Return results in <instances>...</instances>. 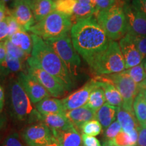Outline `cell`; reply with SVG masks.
Wrapping results in <instances>:
<instances>
[{"label": "cell", "mask_w": 146, "mask_h": 146, "mask_svg": "<svg viewBox=\"0 0 146 146\" xmlns=\"http://www.w3.org/2000/svg\"><path fill=\"white\" fill-rule=\"evenodd\" d=\"M133 110L138 123L142 127L146 121V100L142 93L139 92L135 98Z\"/></svg>", "instance_id": "f1b7e54d"}, {"label": "cell", "mask_w": 146, "mask_h": 146, "mask_svg": "<svg viewBox=\"0 0 146 146\" xmlns=\"http://www.w3.org/2000/svg\"><path fill=\"white\" fill-rule=\"evenodd\" d=\"M31 35L33 40L31 57L42 69L57 78L66 91L71 90L74 87V81L62 60L43 39L34 34Z\"/></svg>", "instance_id": "7a4b0ae2"}, {"label": "cell", "mask_w": 146, "mask_h": 146, "mask_svg": "<svg viewBox=\"0 0 146 146\" xmlns=\"http://www.w3.org/2000/svg\"><path fill=\"white\" fill-rule=\"evenodd\" d=\"M8 26L7 23L6 19L3 20L0 23V41H3V40H6L8 37Z\"/></svg>", "instance_id": "60d3db41"}, {"label": "cell", "mask_w": 146, "mask_h": 146, "mask_svg": "<svg viewBox=\"0 0 146 146\" xmlns=\"http://www.w3.org/2000/svg\"><path fill=\"white\" fill-rule=\"evenodd\" d=\"M104 76L114 84L120 92L123 100L122 107L129 112H133V102L139 93L137 84L133 81L125 71Z\"/></svg>", "instance_id": "9c48e42d"}, {"label": "cell", "mask_w": 146, "mask_h": 146, "mask_svg": "<svg viewBox=\"0 0 146 146\" xmlns=\"http://www.w3.org/2000/svg\"><path fill=\"white\" fill-rule=\"evenodd\" d=\"M21 137L28 146H42L55 139L52 131L41 122L25 128L21 133Z\"/></svg>", "instance_id": "30bf717a"}, {"label": "cell", "mask_w": 146, "mask_h": 146, "mask_svg": "<svg viewBox=\"0 0 146 146\" xmlns=\"http://www.w3.org/2000/svg\"><path fill=\"white\" fill-rule=\"evenodd\" d=\"M59 146H82V138L77 129L73 127L64 131H52Z\"/></svg>", "instance_id": "d6986e66"}, {"label": "cell", "mask_w": 146, "mask_h": 146, "mask_svg": "<svg viewBox=\"0 0 146 146\" xmlns=\"http://www.w3.org/2000/svg\"><path fill=\"white\" fill-rule=\"evenodd\" d=\"M17 79L28 95L33 104L36 105L39 102L51 96L48 91L28 72L23 71L18 73Z\"/></svg>", "instance_id": "8fae6325"}, {"label": "cell", "mask_w": 146, "mask_h": 146, "mask_svg": "<svg viewBox=\"0 0 146 146\" xmlns=\"http://www.w3.org/2000/svg\"><path fill=\"white\" fill-rule=\"evenodd\" d=\"M45 41L62 60L74 81L78 74L81 61L80 55L73 46L70 36L68 34Z\"/></svg>", "instance_id": "52a82bcc"}, {"label": "cell", "mask_w": 146, "mask_h": 146, "mask_svg": "<svg viewBox=\"0 0 146 146\" xmlns=\"http://www.w3.org/2000/svg\"><path fill=\"white\" fill-rule=\"evenodd\" d=\"M36 110L41 114H65L62 100L56 98H46L35 105Z\"/></svg>", "instance_id": "7402d4cb"}, {"label": "cell", "mask_w": 146, "mask_h": 146, "mask_svg": "<svg viewBox=\"0 0 146 146\" xmlns=\"http://www.w3.org/2000/svg\"><path fill=\"white\" fill-rule=\"evenodd\" d=\"M39 122L45 124L52 131H64L74 127L66 114H41L39 113Z\"/></svg>", "instance_id": "ac0fdd59"}, {"label": "cell", "mask_w": 146, "mask_h": 146, "mask_svg": "<svg viewBox=\"0 0 146 146\" xmlns=\"http://www.w3.org/2000/svg\"><path fill=\"white\" fill-rule=\"evenodd\" d=\"M117 114V108L105 103L96 112V119L100 122L104 129L109 127L115 121Z\"/></svg>", "instance_id": "d4e9b609"}, {"label": "cell", "mask_w": 146, "mask_h": 146, "mask_svg": "<svg viewBox=\"0 0 146 146\" xmlns=\"http://www.w3.org/2000/svg\"><path fill=\"white\" fill-rule=\"evenodd\" d=\"M142 64H143V67H144V69H145V72H146V58H144V59L143 60V61H142Z\"/></svg>", "instance_id": "816d5d0a"}, {"label": "cell", "mask_w": 146, "mask_h": 146, "mask_svg": "<svg viewBox=\"0 0 146 146\" xmlns=\"http://www.w3.org/2000/svg\"><path fill=\"white\" fill-rule=\"evenodd\" d=\"M119 45L125 64V69H129L140 64L143 61L141 54L129 33L119 41Z\"/></svg>", "instance_id": "5bb4252c"}, {"label": "cell", "mask_w": 146, "mask_h": 146, "mask_svg": "<svg viewBox=\"0 0 146 146\" xmlns=\"http://www.w3.org/2000/svg\"><path fill=\"white\" fill-rule=\"evenodd\" d=\"M7 103L12 117L18 121L39 123V112L34 109L28 95L17 78H11L7 85Z\"/></svg>", "instance_id": "3957f363"}, {"label": "cell", "mask_w": 146, "mask_h": 146, "mask_svg": "<svg viewBox=\"0 0 146 146\" xmlns=\"http://www.w3.org/2000/svg\"><path fill=\"white\" fill-rule=\"evenodd\" d=\"M5 47H6V52L7 55L15 58H18L23 60L24 62H26L28 60V58L31 56L27 54L25 52H23L21 49L18 47L16 45L12 44L9 40H5Z\"/></svg>", "instance_id": "d6a6232c"}, {"label": "cell", "mask_w": 146, "mask_h": 146, "mask_svg": "<svg viewBox=\"0 0 146 146\" xmlns=\"http://www.w3.org/2000/svg\"><path fill=\"white\" fill-rule=\"evenodd\" d=\"M106 101V100L104 91L100 87L99 81H98V85L91 92L88 102L85 106L95 112H97L100 108L103 106Z\"/></svg>", "instance_id": "83f0119b"}, {"label": "cell", "mask_w": 146, "mask_h": 146, "mask_svg": "<svg viewBox=\"0 0 146 146\" xmlns=\"http://www.w3.org/2000/svg\"><path fill=\"white\" fill-rule=\"evenodd\" d=\"M94 16L111 41L120 40L127 34L128 24L123 5L117 1L112 8Z\"/></svg>", "instance_id": "277c9868"}, {"label": "cell", "mask_w": 146, "mask_h": 146, "mask_svg": "<svg viewBox=\"0 0 146 146\" xmlns=\"http://www.w3.org/2000/svg\"><path fill=\"white\" fill-rule=\"evenodd\" d=\"M9 40L12 44L21 49L27 54L31 56L33 50V40L31 35L27 33L25 31H21L16 33L13 35L8 37Z\"/></svg>", "instance_id": "484cf974"}, {"label": "cell", "mask_w": 146, "mask_h": 146, "mask_svg": "<svg viewBox=\"0 0 146 146\" xmlns=\"http://www.w3.org/2000/svg\"><path fill=\"white\" fill-rule=\"evenodd\" d=\"M6 122L7 119L5 115L2 114V113H0V133L6 125Z\"/></svg>", "instance_id": "bcb514c9"}, {"label": "cell", "mask_w": 146, "mask_h": 146, "mask_svg": "<svg viewBox=\"0 0 146 146\" xmlns=\"http://www.w3.org/2000/svg\"><path fill=\"white\" fill-rule=\"evenodd\" d=\"M89 66L97 76L108 75L125 71V60L119 43L117 41H110L107 48L98 54Z\"/></svg>", "instance_id": "5b68a950"}, {"label": "cell", "mask_w": 146, "mask_h": 146, "mask_svg": "<svg viewBox=\"0 0 146 146\" xmlns=\"http://www.w3.org/2000/svg\"><path fill=\"white\" fill-rule=\"evenodd\" d=\"M2 1H3V2H4L5 4H9V3H10L12 2V1H13V0H2Z\"/></svg>", "instance_id": "f5cc1de1"}, {"label": "cell", "mask_w": 146, "mask_h": 146, "mask_svg": "<svg viewBox=\"0 0 146 146\" xmlns=\"http://www.w3.org/2000/svg\"><path fill=\"white\" fill-rule=\"evenodd\" d=\"M25 62L6 55L4 62L0 64V76H7L10 74L23 72Z\"/></svg>", "instance_id": "4316f807"}, {"label": "cell", "mask_w": 146, "mask_h": 146, "mask_svg": "<svg viewBox=\"0 0 146 146\" xmlns=\"http://www.w3.org/2000/svg\"><path fill=\"white\" fill-rule=\"evenodd\" d=\"M98 85V81L92 78L83 87L62 100L66 112L83 107L87 104L91 92Z\"/></svg>", "instance_id": "4fadbf2b"}, {"label": "cell", "mask_w": 146, "mask_h": 146, "mask_svg": "<svg viewBox=\"0 0 146 146\" xmlns=\"http://www.w3.org/2000/svg\"><path fill=\"white\" fill-rule=\"evenodd\" d=\"M56 0H36L32 5L35 23L41 21L55 10Z\"/></svg>", "instance_id": "603a6c76"}, {"label": "cell", "mask_w": 146, "mask_h": 146, "mask_svg": "<svg viewBox=\"0 0 146 146\" xmlns=\"http://www.w3.org/2000/svg\"><path fill=\"white\" fill-rule=\"evenodd\" d=\"M0 146H25L20 138L19 134L13 132L9 134L0 143Z\"/></svg>", "instance_id": "e575fe53"}, {"label": "cell", "mask_w": 146, "mask_h": 146, "mask_svg": "<svg viewBox=\"0 0 146 146\" xmlns=\"http://www.w3.org/2000/svg\"><path fill=\"white\" fill-rule=\"evenodd\" d=\"M70 33L73 46L88 64L111 41L94 16L73 24Z\"/></svg>", "instance_id": "6da1fadb"}, {"label": "cell", "mask_w": 146, "mask_h": 146, "mask_svg": "<svg viewBox=\"0 0 146 146\" xmlns=\"http://www.w3.org/2000/svg\"><path fill=\"white\" fill-rule=\"evenodd\" d=\"M77 0H56L55 10L66 15L72 16Z\"/></svg>", "instance_id": "f546056e"}, {"label": "cell", "mask_w": 146, "mask_h": 146, "mask_svg": "<svg viewBox=\"0 0 146 146\" xmlns=\"http://www.w3.org/2000/svg\"><path fill=\"white\" fill-rule=\"evenodd\" d=\"M9 14V9L2 0H0V23Z\"/></svg>", "instance_id": "7bdbcfd3"}, {"label": "cell", "mask_w": 146, "mask_h": 146, "mask_svg": "<svg viewBox=\"0 0 146 146\" xmlns=\"http://www.w3.org/2000/svg\"><path fill=\"white\" fill-rule=\"evenodd\" d=\"M127 18L128 31L136 35H146V16L126 3L123 6Z\"/></svg>", "instance_id": "9a60e30c"}, {"label": "cell", "mask_w": 146, "mask_h": 146, "mask_svg": "<svg viewBox=\"0 0 146 146\" xmlns=\"http://www.w3.org/2000/svg\"><path fill=\"white\" fill-rule=\"evenodd\" d=\"M96 9L92 3V0H77L72 16V24L87 19L94 16Z\"/></svg>", "instance_id": "44dd1931"}, {"label": "cell", "mask_w": 146, "mask_h": 146, "mask_svg": "<svg viewBox=\"0 0 146 146\" xmlns=\"http://www.w3.org/2000/svg\"><path fill=\"white\" fill-rule=\"evenodd\" d=\"M142 127H146V121L145 122V123H144V124H143V125L142 126Z\"/></svg>", "instance_id": "db71d44e"}, {"label": "cell", "mask_w": 146, "mask_h": 146, "mask_svg": "<svg viewBox=\"0 0 146 146\" xmlns=\"http://www.w3.org/2000/svg\"><path fill=\"white\" fill-rule=\"evenodd\" d=\"M131 5L146 16V0H132Z\"/></svg>", "instance_id": "ab89813d"}, {"label": "cell", "mask_w": 146, "mask_h": 146, "mask_svg": "<svg viewBox=\"0 0 146 146\" xmlns=\"http://www.w3.org/2000/svg\"><path fill=\"white\" fill-rule=\"evenodd\" d=\"M5 19H6L7 23H8V37L13 35L14 34H15L16 33H17L18 31H25L21 27V25L18 23V22L16 21L15 18H14L12 15H10V14H8V15L5 17Z\"/></svg>", "instance_id": "74e56055"}, {"label": "cell", "mask_w": 146, "mask_h": 146, "mask_svg": "<svg viewBox=\"0 0 146 146\" xmlns=\"http://www.w3.org/2000/svg\"><path fill=\"white\" fill-rule=\"evenodd\" d=\"M123 129H122L120 123L117 120H115L108 127L105 129L104 133V142L109 141L112 140Z\"/></svg>", "instance_id": "836d02e7"}, {"label": "cell", "mask_w": 146, "mask_h": 146, "mask_svg": "<svg viewBox=\"0 0 146 146\" xmlns=\"http://www.w3.org/2000/svg\"><path fill=\"white\" fill-rule=\"evenodd\" d=\"M116 118L123 131L127 133H131L141 127L135 116L134 113L129 112L122 106L117 108Z\"/></svg>", "instance_id": "ffe728a7"}, {"label": "cell", "mask_w": 146, "mask_h": 146, "mask_svg": "<svg viewBox=\"0 0 146 146\" xmlns=\"http://www.w3.org/2000/svg\"><path fill=\"white\" fill-rule=\"evenodd\" d=\"M102 126L100 122L96 119L90 120L84 124L81 127V131L82 134H85L89 136L99 135L102 131Z\"/></svg>", "instance_id": "4dcf8cb0"}, {"label": "cell", "mask_w": 146, "mask_h": 146, "mask_svg": "<svg viewBox=\"0 0 146 146\" xmlns=\"http://www.w3.org/2000/svg\"><path fill=\"white\" fill-rule=\"evenodd\" d=\"M6 47H5V41H0V64H1L6 57Z\"/></svg>", "instance_id": "ee69618b"}, {"label": "cell", "mask_w": 146, "mask_h": 146, "mask_svg": "<svg viewBox=\"0 0 146 146\" xmlns=\"http://www.w3.org/2000/svg\"><path fill=\"white\" fill-rule=\"evenodd\" d=\"M27 72L37 81L51 96L59 98L64 96L66 89L56 77L42 69L35 60L30 56L27 61Z\"/></svg>", "instance_id": "ba28073f"}, {"label": "cell", "mask_w": 146, "mask_h": 146, "mask_svg": "<svg viewBox=\"0 0 146 146\" xmlns=\"http://www.w3.org/2000/svg\"><path fill=\"white\" fill-rule=\"evenodd\" d=\"M82 146H103L99 140L94 136L82 134Z\"/></svg>", "instance_id": "f35d334b"}, {"label": "cell", "mask_w": 146, "mask_h": 146, "mask_svg": "<svg viewBox=\"0 0 146 146\" xmlns=\"http://www.w3.org/2000/svg\"><path fill=\"white\" fill-rule=\"evenodd\" d=\"M135 146H146V127H141L139 129L138 139Z\"/></svg>", "instance_id": "b9f144b4"}, {"label": "cell", "mask_w": 146, "mask_h": 146, "mask_svg": "<svg viewBox=\"0 0 146 146\" xmlns=\"http://www.w3.org/2000/svg\"><path fill=\"white\" fill-rule=\"evenodd\" d=\"M140 129V128H139ZM139 129L131 133H127L122 130L114 139L109 141L104 142L103 146H135L137 142Z\"/></svg>", "instance_id": "cb8c5ba5"}, {"label": "cell", "mask_w": 146, "mask_h": 146, "mask_svg": "<svg viewBox=\"0 0 146 146\" xmlns=\"http://www.w3.org/2000/svg\"><path fill=\"white\" fill-rule=\"evenodd\" d=\"M66 116L76 129L81 130L84 124L96 119V112L84 106L66 112Z\"/></svg>", "instance_id": "e0dca14e"}, {"label": "cell", "mask_w": 146, "mask_h": 146, "mask_svg": "<svg viewBox=\"0 0 146 146\" xmlns=\"http://www.w3.org/2000/svg\"><path fill=\"white\" fill-rule=\"evenodd\" d=\"M5 104V94L1 83H0V113H2Z\"/></svg>", "instance_id": "f6af8a7d"}, {"label": "cell", "mask_w": 146, "mask_h": 146, "mask_svg": "<svg viewBox=\"0 0 146 146\" xmlns=\"http://www.w3.org/2000/svg\"><path fill=\"white\" fill-rule=\"evenodd\" d=\"M116 3V0H92V3L96 9V13L94 16L98 12L108 10L112 8Z\"/></svg>", "instance_id": "d590c367"}, {"label": "cell", "mask_w": 146, "mask_h": 146, "mask_svg": "<svg viewBox=\"0 0 146 146\" xmlns=\"http://www.w3.org/2000/svg\"><path fill=\"white\" fill-rule=\"evenodd\" d=\"M72 25L71 16L54 10L41 21L35 24L30 32L46 41L68 35Z\"/></svg>", "instance_id": "8992f818"}, {"label": "cell", "mask_w": 146, "mask_h": 146, "mask_svg": "<svg viewBox=\"0 0 146 146\" xmlns=\"http://www.w3.org/2000/svg\"><path fill=\"white\" fill-rule=\"evenodd\" d=\"M129 33V32H127ZM136 43L138 50L141 54L143 60L146 58V35H136L129 33Z\"/></svg>", "instance_id": "8d00e7d4"}, {"label": "cell", "mask_w": 146, "mask_h": 146, "mask_svg": "<svg viewBox=\"0 0 146 146\" xmlns=\"http://www.w3.org/2000/svg\"><path fill=\"white\" fill-rule=\"evenodd\" d=\"M10 5L9 14L15 18L25 31H30L36 23L31 5L24 0H13Z\"/></svg>", "instance_id": "7c38bea8"}, {"label": "cell", "mask_w": 146, "mask_h": 146, "mask_svg": "<svg viewBox=\"0 0 146 146\" xmlns=\"http://www.w3.org/2000/svg\"><path fill=\"white\" fill-rule=\"evenodd\" d=\"M125 71L137 85L141 84L146 79V72L142 63Z\"/></svg>", "instance_id": "1f68e13d"}, {"label": "cell", "mask_w": 146, "mask_h": 146, "mask_svg": "<svg viewBox=\"0 0 146 146\" xmlns=\"http://www.w3.org/2000/svg\"><path fill=\"white\" fill-rule=\"evenodd\" d=\"M139 92L142 93V94L143 95L144 98L146 100V87H142V88H139Z\"/></svg>", "instance_id": "c3c4849f"}, {"label": "cell", "mask_w": 146, "mask_h": 146, "mask_svg": "<svg viewBox=\"0 0 146 146\" xmlns=\"http://www.w3.org/2000/svg\"><path fill=\"white\" fill-rule=\"evenodd\" d=\"M139 88H142V87H146V79L143 82H142L141 84L138 85Z\"/></svg>", "instance_id": "681fc988"}, {"label": "cell", "mask_w": 146, "mask_h": 146, "mask_svg": "<svg viewBox=\"0 0 146 146\" xmlns=\"http://www.w3.org/2000/svg\"><path fill=\"white\" fill-rule=\"evenodd\" d=\"M94 78L99 81L100 87L104 91L107 103L116 108L121 107L123 104V98L114 84L108 79L104 75L97 76Z\"/></svg>", "instance_id": "2e32d148"}, {"label": "cell", "mask_w": 146, "mask_h": 146, "mask_svg": "<svg viewBox=\"0 0 146 146\" xmlns=\"http://www.w3.org/2000/svg\"><path fill=\"white\" fill-rule=\"evenodd\" d=\"M24 1H27V2H28L29 4L31 5V8H32V5H33V3L35 2L36 0H24Z\"/></svg>", "instance_id": "f907efd6"}, {"label": "cell", "mask_w": 146, "mask_h": 146, "mask_svg": "<svg viewBox=\"0 0 146 146\" xmlns=\"http://www.w3.org/2000/svg\"><path fill=\"white\" fill-rule=\"evenodd\" d=\"M42 146H59V143H58V142L57 140H56V139L55 138V139L53 140L51 143L46 144V145H42Z\"/></svg>", "instance_id": "7dc6e473"}]
</instances>
